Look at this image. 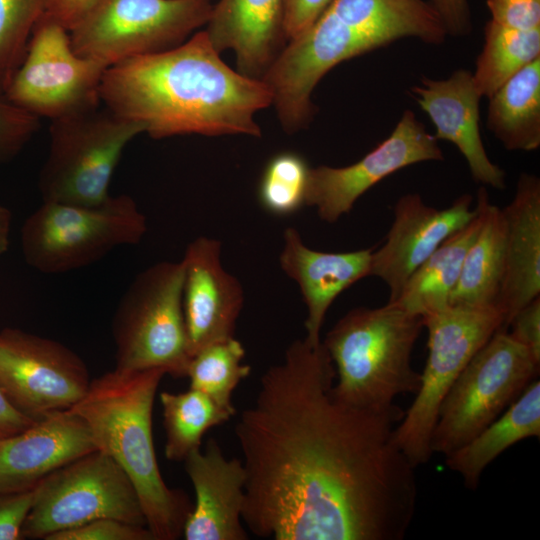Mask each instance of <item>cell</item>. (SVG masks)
Returning a JSON list of instances; mask_svg holds the SVG:
<instances>
[{
	"mask_svg": "<svg viewBox=\"0 0 540 540\" xmlns=\"http://www.w3.org/2000/svg\"><path fill=\"white\" fill-rule=\"evenodd\" d=\"M322 341H293L260 378L235 426L245 469L243 523L274 540H402L415 470L394 438L399 406L377 413L333 393Z\"/></svg>",
	"mask_w": 540,
	"mask_h": 540,
	"instance_id": "6da1fadb",
	"label": "cell"
},
{
	"mask_svg": "<svg viewBox=\"0 0 540 540\" xmlns=\"http://www.w3.org/2000/svg\"><path fill=\"white\" fill-rule=\"evenodd\" d=\"M101 104L154 139L175 135L260 137L257 112L273 103L262 80L229 67L205 30L171 49L106 69Z\"/></svg>",
	"mask_w": 540,
	"mask_h": 540,
	"instance_id": "7a4b0ae2",
	"label": "cell"
},
{
	"mask_svg": "<svg viewBox=\"0 0 540 540\" xmlns=\"http://www.w3.org/2000/svg\"><path fill=\"white\" fill-rule=\"evenodd\" d=\"M447 33L424 0H333L321 16L278 54L262 80L273 94L287 133L305 128L315 106L316 85L341 62L403 38L441 45Z\"/></svg>",
	"mask_w": 540,
	"mask_h": 540,
	"instance_id": "3957f363",
	"label": "cell"
},
{
	"mask_svg": "<svg viewBox=\"0 0 540 540\" xmlns=\"http://www.w3.org/2000/svg\"><path fill=\"white\" fill-rule=\"evenodd\" d=\"M166 371L114 369L90 382L70 409L87 424L95 446L133 483L155 540H175L193 509L188 496L161 476L152 437V409Z\"/></svg>",
	"mask_w": 540,
	"mask_h": 540,
	"instance_id": "277c9868",
	"label": "cell"
},
{
	"mask_svg": "<svg viewBox=\"0 0 540 540\" xmlns=\"http://www.w3.org/2000/svg\"><path fill=\"white\" fill-rule=\"evenodd\" d=\"M423 328L421 316L396 302L348 311L322 342L335 368V397L384 413L398 406V396L415 394L421 373L412 366V352Z\"/></svg>",
	"mask_w": 540,
	"mask_h": 540,
	"instance_id": "5b68a950",
	"label": "cell"
},
{
	"mask_svg": "<svg viewBox=\"0 0 540 540\" xmlns=\"http://www.w3.org/2000/svg\"><path fill=\"white\" fill-rule=\"evenodd\" d=\"M422 319L427 360L414 401L394 429L397 446L415 468L433 455L431 436L444 397L476 352L505 329V314L496 304H449Z\"/></svg>",
	"mask_w": 540,
	"mask_h": 540,
	"instance_id": "8992f818",
	"label": "cell"
},
{
	"mask_svg": "<svg viewBox=\"0 0 540 540\" xmlns=\"http://www.w3.org/2000/svg\"><path fill=\"white\" fill-rule=\"evenodd\" d=\"M146 231L145 215L125 194L93 206L43 201L25 220L21 245L28 265L56 274L94 263L116 247L137 244Z\"/></svg>",
	"mask_w": 540,
	"mask_h": 540,
	"instance_id": "52a82bcc",
	"label": "cell"
},
{
	"mask_svg": "<svg viewBox=\"0 0 540 540\" xmlns=\"http://www.w3.org/2000/svg\"><path fill=\"white\" fill-rule=\"evenodd\" d=\"M183 264L158 262L140 272L116 308V369L161 368L186 377L191 356L183 313Z\"/></svg>",
	"mask_w": 540,
	"mask_h": 540,
	"instance_id": "ba28073f",
	"label": "cell"
},
{
	"mask_svg": "<svg viewBox=\"0 0 540 540\" xmlns=\"http://www.w3.org/2000/svg\"><path fill=\"white\" fill-rule=\"evenodd\" d=\"M540 359L504 328L476 352L444 397L431 451L449 455L498 418L539 375Z\"/></svg>",
	"mask_w": 540,
	"mask_h": 540,
	"instance_id": "9c48e42d",
	"label": "cell"
},
{
	"mask_svg": "<svg viewBox=\"0 0 540 540\" xmlns=\"http://www.w3.org/2000/svg\"><path fill=\"white\" fill-rule=\"evenodd\" d=\"M51 122L39 175L43 201L88 206L106 201L121 155L143 127L106 107Z\"/></svg>",
	"mask_w": 540,
	"mask_h": 540,
	"instance_id": "30bf717a",
	"label": "cell"
},
{
	"mask_svg": "<svg viewBox=\"0 0 540 540\" xmlns=\"http://www.w3.org/2000/svg\"><path fill=\"white\" fill-rule=\"evenodd\" d=\"M212 7L211 0H95L69 31L71 45L108 68L182 44Z\"/></svg>",
	"mask_w": 540,
	"mask_h": 540,
	"instance_id": "8fae6325",
	"label": "cell"
},
{
	"mask_svg": "<svg viewBox=\"0 0 540 540\" xmlns=\"http://www.w3.org/2000/svg\"><path fill=\"white\" fill-rule=\"evenodd\" d=\"M101 518L147 527L130 478L109 455L96 449L53 471L34 487L21 537L46 540Z\"/></svg>",
	"mask_w": 540,
	"mask_h": 540,
	"instance_id": "7c38bea8",
	"label": "cell"
},
{
	"mask_svg": "<svg viewBox=\"0 0 540 540\" xmlns=\"http://www.w3.org/2000/svg\"><path fill=\"white\" fill-rule=\"evenodd\" d=\"M107 67L78 55L69 31L44 14L35 24L23 62L4 95L25 111L51 121L100 107Z\"/></svg>",
	"mask_w": 540,
	"mask_h": 540,
	"instance_id": "4fadbf2b",
	"label": "cell"
},
{
	"mask_svg": "<svg viewBox=\"0 0 540 540\" xmlns=\"http://www.w3.org/2000/svg\"><path fill=\"white\" fill-rule=\"evenodd\" d=\"M90 382L84 361L62 343L17 328L0 331V389L32 420L70 409Z\"/></svg>",
	"mask_w": 540,
	"mask_h": 540,
	"instance_id": "5bb4252c",
	"label": "cell"
},
{
	"mask_svg": "<svg viewBox=\"0 0 540 540\" xmlns=\"http://www.w3.org/2000/svg\"><path fill=\"white\" fill-rule=\"evenodd\" d=\"M443 159L438 140L406 109L391 134L359 161L344 167H310L305 206L314 207L324 222L335 223L387 176L417 163Z\"/></svg>",
	"mask_w": 540,
	"mask_h": 540,
	"instance_id": "9a60e30c",
	"label": "cell"
},
{
	"mask_svg": "<svg viewBox=\"0 0 540 540\" xmlns=\"http://www.w3.org/2000/svg\"><path fill=\"white\" fill-rule=\"evenodd\" d=\"M472 202L470 194H462L449 207L437 209L417 193L398 198L385 242L372 252L369 273L387 285L388 302L397 300L417 268L447 237L475 216Z\"/></svg>",
	"mask_w": 540,
	"mask_h": 540,
	"instance_id": "2e32d148",
	"label": "cell"
},
{
	"mask_svg": "<svg viewBox=\"0 0 540 540\" xmlns=\"http://www.w3.org/2000/svg\"><path fill=\"white\" fill-rule=\"evenodd\" d=\"M181 262L183 313L192 358L205 346L234 337L244 292L239 280L224 269L217 239H194Z\"/></svg>",
	"mask_w": 540,
	"mask_h": 540,
	"instance_id": "e0dca14e",
	"label": "cell"
},
{
	"mask_svg": "<svg viewBox=\"0 0 540 540\" xmlns=\"http://www.w3.org/2000/svg\"><path fill=\"white\" fill-rule=\"evenodd\" d=\"M420 108L433 122L437 140L454 144L465 158L476 183L497 190L506 188V173L486 153L480 134V95L471 71L460 68L448 78L423 76L411 88Z\"/></svg>",
	"mask_w": 540,
	"mask_h": 540,
	"instance_id": "ac0fdd59",
	"label": "cell"
},
{
	"mask_svg": "<svg viewBox=\"0 0 540 540\" xmlns=\"http://www.w3.org/2000/svg\"><path fill=\"white\" fill-rule=\"evenodd\" d=\"M96 449L87 424L71 409L48 414L0 439V492L32 490L53 471Z\"/></svg>",
	"mask_w": 540,
	"mask_h": 540,
	"instance_id": "d6986e66",
	"label": "cell"
},
{
	"mask_svg": "<svg viewBox=\"0 0 540 540\" xmlns=\"http://www.w3.org/2000/svg\"><path fill=\"white\" fill-rule=\"evenodd\" d=\"M184 463L196 499L183 527L184 539H248L242 520L246 480L242 460L227 459L211 438L204 451H192Z\"/></svg>",
	"mask_w": 540,
	"mask_h": 540,
	"instance_id": "ffe728a7",
	"label": "cell"
},
{
	"mask_svg": "<svg viewBox=\"0 0 540 540\" xmlns=\"http://www.w3.org/2000/svg\"><path fill=\"white\" fill-rule=\"evenodd\" d=\"M373 250L317 251L303 242L296 228L284 230L279 264L300 289L307 308L305 339L311 345L321 343V328L334 300L354 283L369 276Z\"/></svg>",
	"mask_w": 540,
	"mask_h": 540,
	"instance_id": "44dd1931",
	"label": "cell"
},
{
	"mask_svg": "<svg viewBox=\"0 0 540 540\" xmlns=\"http://www.w3.org/2000/svg\"><path fill=\"white\" fill-rule=\"evenodd\" d=\"M283 17L284 0H219L205 31L219 53L234 52L238 72L262 79L286 42Z\"/></svg>",
	"mask_w": 540,
	"mask_h": 540,
	"instance_id": "7402d4cb",
	"label": "cell"
},
{
	"mask_svg": "<svg viewBox=\"0 0 540 540\" xmlns=\"http://www.w3.org/2000/svg\"><path fill=\"white\" fill-rule=\"evenodd\" d=\"M505 218L504 271L497 304L505 314V329L513 316L540 296V179L521 173Z\"/></svg>",
	"mask_w": 540,
	"mask_h": 540,
	"instance_id": "603a6c76",
	"label": "cell"
},
{
	"mask_svg": "<svg viewBox=\"0 0 540 540\" xmlns=\"http://www.w3.org/2000/svg\"><path fill=\"white\" fill-rule=\"evenodd\" d=\"M488 199L487 187L481 186L477 191L475 216L437 247L411 275L393 302L421 317L449 305L467 250L482 225Z\"/></svg>",
	"mask_w": 540,
	"mask_h": 540,
	"instance_id": "cb8c5ba5",
	"label": "cell"
},
{
	"mask_svg": "<svg viewBox=\"0 0 540 540\" xmlns=\"http://www.w3.org/2000/svg\"><path fill=\"white\" fill-rule=\"evenodd\" d=\"M540 436V381L535 379L498 418L445 456V465L475 490L485 468L514 444Z\"/></svg>",
	"mask_w": 540,
	"mask_h": 540,
	"instance_id": "d4e9b609",
	"label": "cell"
},
{
	"mask_svg": "<svg viewBox=\"0 0 540 540\" xmlns=\"http://www.w3.org/2000/svg\"><path fill=\"white\" fill-rule=\"evenodd\" d=\"M488 99L486 126L506 150L530 152L540 147V57Z\"/></svg>",
	"mask_w": 540,
	"mask_h": 540,
	"instance_id": "484cf974",
	"label": "cell"
},
{
	"mask_svg": "<svg viewBox=\"0 0 540 540\" xmlns=\"http://www.w3.org/2000/svg\"><path fill=\"white\" fill-rule=\"evenodd\" d=\"M506 226L500 207L486 201L482 225L469 246L449 304H497L504 271Z\"/></svg>",
	"mask_w": 540,
	"mask_h": 540,
	"instance_id": "4316f807",
	"label": "cell"
},
{
	"mask_svg": "<svg viewBox=\"0 0 540 540\" xmlns=\"http://www.w3.org/2000/svg\"><path fill=\"white\" fill-rule=\"evenodd\" d=\"M160 402L166 436L165 456L171 461H184L200 448L206 431L227 422L235 414L192 388L181 393L161 392Z\"/></svg>",
	"mask_w": 540,
	"mask_h": 540,
	"instance_id": "83f0119b",
	"label": "cell"
},
{
	"mask_svg": "<svg viewBox=\"0 0 540 540\" xmlns=\"http://www.w3.org/2000/svg\"><path fill=\"white\" fill-rule=\"evenodd\" d=\"M540 57V28L523 30L487 21L484 45L472 73L482 97L489 98L510 77Z\"/></svg>",
	"mask_w": 540,
	"mask_h": 540,
	"instance_id": "f1b7e54d",
	"label": "cell"
},
{
	"mask_svg": "<svg viewBox=\"0 0 540 540\" xmlns=\"http://www.w3.org/2000/svg\"><path fill=\"white\" fill-rule=\"evenodd\" d=\"M244 356L245 350L235 337L205 346L189 362L186 377H189L190 388L235 411L233 391L251 371L249 365L242 363Z\"/></svg>",
	"mask_w": 540,
	"mask_h": 540,
	"instance_id": "f546056e",
	"label": "cell"
},
{
	"mask_svg": "<svg viewBox=\"0 0 540 540\" xmlns=\"http://www.w3.org/2000/svg\"><path fill=\"white\" fill-rule=\"evenodd\" d=\"M305 159L295 152H281L266 164L258 187V199L268 213L287 216L305 206L309 175Z\"/></svg>",
	"mask_w": 540,
	"mask_h": 540,
	"instance_id": "4dcf8cb0",
	"label": "cell"
},
{
	"mask_svg": "<svg viewBox=\"0 0 540 540\" xmlns=\"http://www.w3.org/2000/svg\"><path fill=\"white\" fill-rule=\"evenodd\" d=\"M47 0H0V93L23 62L32 30Z\"/></svg>",
	"mask_w": 540,
	"mask_h": 540,
	"instance_id": "1f68e13d",
	"label": "cell"
},
{
	"mask_svg": "<svg viewBox=\"0 0 540 540\" xmlns=\"http://www.w3.org/2000/svg\"><path fill=\"white\" fill-rule=\"evenodd\" d=\"M39 128V118L0 93V163L15 157Z\"/></svg>",
	"mask_w": 540,
	"mask_h": 540,
	"instance_id": "d6a6232c",
	"label": "cell"
},
{
	"mask_svg": "<svg viewBox=\"0 0 540 540\" xmlns=\"http://www.w3.org/2000/svg\"><path fill=\"white\" fill-rule=\"evenodd\" d=\"M46 540H155L145 526L113 518H101L61 531Z\"/></svg>",
	"mask_w": 540,
	"mask_h": 540,
	"instance_id": "836d02e7",
	"label": "cell"
},
{
	"mask_svg": "<svg viewBox=\"0 0 540 540\" xmlns=\"http://www.w3.org/2000/svg\"><path fill=\"white\" fill-rule=\"evenodd\" d=\"M492 21L523 30L540 28V0H486Z\"/></svg>",
	"mask_w": 540,
	"mask_h": 540,
	"instance_id": "e575fe53",
	"label": "cell"
},
{
	"mask_svg": "<svg viewBox=\"0 0 540 540\" xmlns=\"http://www.w3.org/2000/svg\"><path fill=\"white\" fill-rule=\"evenodd\" d=\"M34 489L0 492V540L22 539L21 531L31 509Z\"/></svg>",
	"mask_w": 540,
	"mask_h": 540,
	"instance_id": "d590c367",
	"label": "cell"
},
{
	"mask_svg": "<svg viewBox=\"0 0 540 540\" xmlns=\"http://www.w3.org/2000/svg\"><path fill=\"white\" fill-rule=\"evenodd\" d=\"M333 0H284L283 31L292 41L308 30Z\"/></svg>",
	"mask_w": 540,
	"mask_h": 540,
	"instance_id": "8d00e7d4",
	"label": "cell"
},
{
	"mask_svg": "<svg viewBox=\"0 0 540 540\" xmlns=\"http://www.w3.org/2000/svg\"><path fill=\"white\" fill-rule=\"evenodd\" d=\"M508 326L509 334L540 359V296L522 307Z\"/></svg>",
	"mask_w": 540,
	"mask_h": 540,
	"instance_id": "74e56055",
	"label": "cell"
},
{
	"mask_svg": "<svg viewBox=\"0 0 540 540\" xmlns=\"http://www.w3.org/2000/svg\"><path fill=\"white\" fill-rule=\"evenodd\" d=\"M441 19L447 36L465 37L472 31V17L468 0H430Z\"/></svg>",
	"mask_w": 540,
	"mask_h": 540,
	"instance_id": "f35d334b",
	"label": "cell"
},
{
	"mask_svg": "<svg viewBox=\"0 0 540 540\" xmlns=\"http://www.w3.org/2000/svg\"><path fill=\"white\" fill-rule=\"evenodd\" d=\"M95 0H47L45 16L68 31L76 24Z\"/></svg>",
	"mask_w": 540,
	"mask_h": 540,
	"instance_id": "ab89813d",
	"label": "cell"
},
{
	"mask_svg": "<svg viewBox=\"0 0 540 540\" xmlns=\"http://www.w3.org/2000/svg\"><path fill=\"white\" fill-rule=\"evenodd\" d=\"M34 422L18 411L0 389V439L21 432Z\"/></svg>",
	"mask_w": 540,
	"mask_h": 540,
	"instance_id": "60d3db41",
	"label": "cell"
},
{
	"mask_svg": "<svg viewBox=\"0 0 540 540\" xmlns=\"http://www.w3.org/2000/svg\"><path fill=\"white\" fill-rule=\"evenodd\" d=\"M11 220V212L6 207L0 205V256L7 251L9 246Z\"/></svg>",
	"mask_w": 540,
	"mask_h": 540,
	"instance_id": "b9f144b4",
	"label": "cell"
}]
</instances>
